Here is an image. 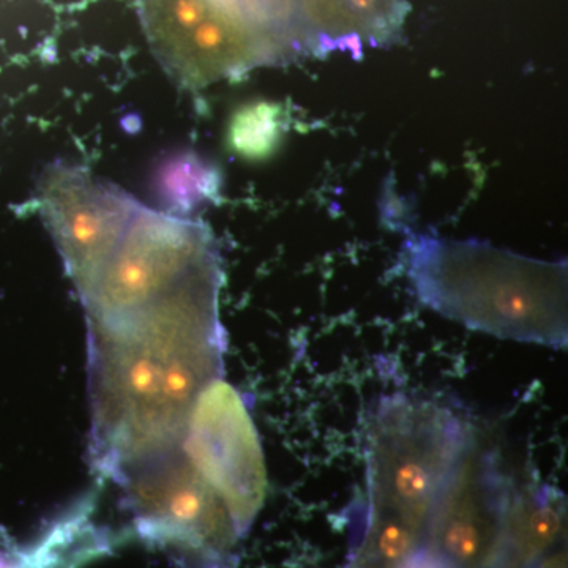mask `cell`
Masks as SVG:
<instances>
[{
    "label": "cell",
    "mask_w": 568,
    "mask_h": 568,
    "mask_svg": "<svg viewBox=\"0 0 568 568\" xmlns=\"http://www.w3.org/2000/svg\"><path fill=\"white\" fill-rule=\"evenodd\" d=\"M220 255L158 299L89 321L92 439L100 468L116 477L177 449L188 417L218 379Z\"/></svg>",
    "instance_id": "cell-1"
},
{
    "label": "cell",
    "mask_w": 568,
    "mask_h": 568,
    "mask_svg": "<svg viewBox=\"0 0 568 568\" xmlns=\"http://www.w3.org/2000/svg\"><path fill=\"white\" fill-rule=\"evenodd\" d=\"M404 261L425 307L502 340L565 349L568 266L477 240L415 234Z\"/></svg>",
    "instance_id": "cell-2"
},
{
    "label": "cell",
    "mask_w": 568,
    "mask_h": 568,
    "mask_svg": "<svg viewBox=\"0 0 568 568\" xmlns=\"http://www.w3.org/2000/svg\"><path fill=\"white\" fill-rule=\"evenodd\" d=\"M138 534L190 568H229L240 534L225 502L177 449L120 475Z\"/></svg>",
    "instance_id": "cell-3"
},
{
    "label": "cell",
    "mask_w": 568,
    "mask_h": 568,
    "mask_svg": "<svg viewBox=\"0 0 568 568\" xmlns=\"http://www.w3.org/2000/svg\"><path fill=\"white\" fill-rule=\"evenodd\" d=\"M218 255L201 221L139 207L94 286L83 297L87 319H106L158 299L202 262Z\"/></svg>",
    "instance_id": "cell-4"
},
{
    "label": "cell",
    "mask_w": 568,
    "mask_h": 568,
    "mask_svg": "<svg viewBox=\"0 0 568 568\" xmlns=\"http://www.w3.org/2000/svg\"><path fill=\"white\" fill-rule=\"evenodd\" d=\"M182 442L190 463L245 534L264 504L267 472L258 431L239 392L221 379L210 382L191 409Z\"/></svg>",
    "instance_id": "cell-5"
},
{
    "label": "cell",
    "mask_w": 568,
    "mask_h": 568,
    "mask_svg": "<svg viewBox=\"0 0 568 568\" xmlns=\"http://www.w3.org/2000/svg\"><path fill=\"white\" fill-rule=\"evenodd\" d=\"M38 204L83 299L142 204L86 169L64 163L46 169Z\"/></svg>",
    "instance_id": "cell-6"
},
{
    "label": "cell",
    "mask_w": 568,
    "mask_h": 568,
    "mask_svg": "<svg viewBox=\"0 0 568 568\" xmlns=\"http://www.w3.org/2000/svg\"><path fill=\"white\" fill-rule=\"evenodd\" d=\"M510 499L512 488L496 455L477 447L471 438L434 509L433 550L453 568L497 562Z\"/></svg>",
    "instance_id": "cell-7"
},
{
    "label": "cell",
    "mask_w": 568,
    "mask_h": 568,
    "mask_svg": "<svg viewBox=\"0 0 568 568\" xmlns=\"http://www.w3.org/2000/svg\"><path fill=\"white\" fill-rule=\"evenodd\" d=\"M195 26L253 54L262 65L307 53L300 0H174Z\"/></svg>",
    "instance_id": "cell-8"
},
{
    "label": "cell",
    "mask_w": 568,
    "mask_h": 568,
    "mask_svg": "<svg viewBox=\"0 0 568 568\" xmlns=\"http://www.w3.org/2000/svg\"><path fill=\"white\" fill-rule=\"evenodd\" d=\"M408 12V0H300L307 53L387 45Z\"/></svg>",
    "instance_id": "cell-9"
},
{
    "label": "cell",
    "mask_w": 568,
    "mask_h": 568,
    "mask_svg": "<svg viewBox=\"0 0 568 568\" xmlns=\"http://www.w3.org/2000/svg\"><path fill=\"white\" fill-rule=\"evenodd\" d=\"M562 501V494L548 486L512 496L499 561L512 557L526 567L550 550L562 531Z\"/></svg>",
    "instance_id": "cell-10"
},
{
    "label": "cell",
    "mask_w": 568,
    "mask_h": 568,
    "mask_svg": "<svg viewBox=\"0 0 568 568\" xmlns=\"http://www.w3.org/2000/svg\"><path fill=\"white\" fill-rule=\"evenodd\" d=\"M281 111L269 103L247 106L232 119L229 141L234 150L248 158L272 152L281 135Z\"/></svg>",
    "instance_id": "cell-11"
},
{
    "label": "cell",
    "mask_w": 568,
    "mask_h": 568,
    "mask_svg": "<svg viewBox=\"0 0 568 568\" xmlns=\"http://www.w3.org/2000/svg\"><path fill=\"white\" fill-rule=\"evenodd\" d=\"M397 568H453L445 557L434 550H414Z\"/></svg>",
    "instance_id": "cell-12"
}]
</instances>
